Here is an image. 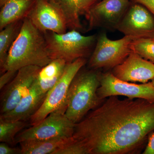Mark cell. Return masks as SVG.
I'll list each match as a JSON object with an SVG mask.
<instances>
[{
	"mask_svg": "<svg viewBox=\"0 0 154 154\" xmlns=\"http://www.w3.org/2000/svg\"><path fill=\"white\" fill-rule=\"evenodd\" d=\"M97 94L104 99L112 96H124L129 99H144L154 103V86L151 82L135 84L119 79L112 72L99 76Z\"/></svg>",
	"mask_w": 154,
	"mask_h": 154,
	"instance_id": "obj_8",
	"label": "cell"
},
{
	"mask_svg": "<svg viewBox=\"0 0 154 154\" xmlns=\"http://www.w3.org/2000/svg\"><path fill=\"white\" fill-rule=\"evenodd\" d=\"M130 48L132 52L154 63V37L134 39Z\"/></svg>",
	"mask_w": 154,
	"mask_h": 154,
	"instance_id": "obj_21",
	"label": "cell"
},
{
	"mask_svg": "<svg viewBox=\"0 0 154 154\" xmlns=\"http://www.w3.org/2000/svg\"><path fill=\"white\" fill-rule=\"evenodd\" d=\"M80 70L72 81L66 102V115L75 124L104 100L97 94L100 75L94 70Z\"/></svg>",
	"mask_w": 154,
	"mask_h": 154,
	"instance_id": "obj_3",
	"label": "cell"
},
{
	"mask_svg": "<svg viewBox=\"0 0 154 154\" xmlns=\"http://www.w3.org/2000/svg\"><path fill=\"white\" fill-rule=\"evenodd\" d=\"M51 60L44 33L37 29L27 17L23 19L20 33L9 50L1 72L3 73L8 70L18 71L29 66L42 68Z\"/></svg>",
	"mask_w": 154,
	"mask_h": 154,
	"instance_id": "obj_2",
	"label": "cell"
},
{
	"mask_svg": "<svg viewBox=\"0 0 154 154\" xmlns=\"http://www.w3.org/2000/svg\"><path fill=\"white\" fill-rule=\"evenodd\" d=\"M26 125L25 121H8L0 119V141L14 143L15 138Z\"/></svg>",
	"mask_w": 154,
	"mask_h": 154,
	"instance_id": "obj_20",
	"label": "cell"
},
{
	"mask_svg": "<svg viewBox=\"0 0 154 154\" xmlns=\"http://www.w3.org/2000/svg\"><path fill=\"white\" fill-rule=\"evenodd\" d=\"M129 6V0H100L85 16L88 29H116Z\"/></svg>",
	"mask_w": 154,
	"mask_h": 154,
	"instance_id": "obj_9",
	"label": "cell"
},
{
	"mask_svg": "<svg viewBox=\"0 0 154 154\" xmlns=\"http://www.w3.org/2000/svg\"><path fill=\"white\" fill-rule=\"evenodd\" d=\"M46 96L40 91L34 81L16 107L8 113L1 114L0 119L8 121H25L30 119L42 104Z\"/></svg>",
	"mask_w": 154,
	"mask_h": 154,
	"instance_id": "obj_14",
	"label": "cell"
},
{
	"mask_svg": "<svg viewBox=\"0 0 154 154\" xmlns=\"http://www.w3.org/2000/svg\"><path fill=\"white\" fill-rule=\"evenodd\" d=\"M151 83H152V84L154 86V77L153 78V79H152V80Z\"/></svg>",
	"mask_w": 154,
	"mask_h": 154,
	"instance_id": "obj_28",
	"label": "cell"
},
{
	"mask_svg": "<svg viewBox=\"0 0 154 154\" xmlns=\"http://www.w3.org/2000/svg\"><path fill=\"white\" fill-rule=\"evenodd\" d=\"M17 71L13 70H8L2 73L0 77V89L3 90L17 74Z\"/></svg>",
	"mask_w": 154,
	"mask_h": 154,
	"instance_id": "obj_23",
	"label": "cell"
},
{
	"mask_svg": "<svg viewBox=\"0 0 154 154\" xmlns=\"http://www.w3.org/2000/svg\"><path fill=\"white\" fill-rule=\"evenodd\" d=\"M134 38L124 36L120 39L111 40L106 33L97 37L94 51L89 61L93 69L113 68L122 63L131 52L130 45Z\"/></svg>",
	"mask_w": 154,
	"mask_h": 154,
	"instance_id": "obj_7",
	"label": "cell"
},
{
	"mask_svg": "<svg viewBox=\"0 0 154 154\" xmlns=\"http://www.w3.org/2000/svg\"><path fill=\"white\" fill-rule=\"evenodd\" d=\"M27 17L43 33H62L68 29L63 16L50 0H36Z\"/></svg>",
	"mask_w": 154,
	"mask_h": 154,
	"instance_id": "obj_12",
	"label": "cell"
},
{
	"mask_svg": "<svg viewBox=\"0 0 154 154\" xmlns=\"http://www.w3.org/2000/svg\"><path fill=\"white\" fill-rule=\"evenodd\" d=\"M36 0H8L1 8L0 30L28 17Z\"/></svg>",
	"mask_w": 154,
	"mask_h": 154,
	"instance_id": "obj_16",
	"label": "cell"
},
{
	"mask_svg": "<svg viewBox=\"0 0 154 154\" xmlns=\"http://www.w3.org/2000/svg\"><path fill=\"white\" fill-rule=\"evenodd\" d=\"M8 0H0V7L2 8L3 6L5 5V4L7 2Z\"/></svg>",
	"mask_w": 154,
	"mask_h": 154,
	"instance_id": "obj_27",
	"label": "cell"
},
{
	"mask_svg": "<svg viewBox=\"0 0 154 154\" xmlns=\"http://www.w3.org/2000/svg\"><path fill=\"white\" fill-rule=\"evenodd\" d=\"M41 68L29 66L17 71L13 79L3 89L1 94V114L8 113L18 105L33 85Z\"/></svg>",
	"mask_w": 154,
	"mask_h": 154,
	"instance_id": "obj_10",
	"label": "cell"
},
{
	"mask_svg": "<svg viewBox=\"0 0 154 154\" xmlns=\"http://www.w3.org/2000/svg\"><path fill=\"white\" fill-rule=\"evenodd\" d=\"M60 12L68 28L81 30L80 17L86 16L92 7L100 0H50Z\"/></svg>",
	"mask_w": 154,
	"mask_h": 154,
	"instance_id": "obj_15",
	"label": "cell"
},
{
	"mask_svg": "<svg viewBox=\"0 0 154 154\" xmlns=\"http://www.w3.org/2000/svg\"><path fill=\"white\" fill-rule=\"evenodd\" d=\"M154 15L140 4L129 6L116 30L135 39L154 37Z\"/></svg>",
	"mask_w": 154,
	"mask_h": 154,
	"instance_id": "obj_11",
	"label": "cell"
},
{
	"mask_svg": "<svg viewBox=\"0 0 154 154\" xmlns=\"http://www.w3.org/2000/svg\"><path fill=\"white\" fill-rule=\"evenodd\" d=\"M54 154H87V153L82 146L73 138L71 141L58 149Z\"/></svg>",
	"mask_w": 154,
	"mask_h": 154,
	"instance_id": "obj_22",
	"label": "cell"
},
{
	"mask_svg": "<svg viewBox=\"0 0 154 154\" xmlns=\"http://www.w3.org/2000/svg\"><path fill=\"white\" fill-rule=\"evenodd\" d=\"M67 63L63 60L54 59L41 68L35 82L42 94L46 95L60 79Z\"/></svg>",
	"mask_w": 154,
	"mask_h": 154,
	"instance_id": "obj_17",
	"label": "cell"
},
{
	"mask_svg": "<svg viewBox=\"0 0 154 154\" xmlns=\"http://www.w3.org/2000/svg\"><path fill=\"white\" fill-rule=\"evenodd\" d=\"M146 8L154 16V0H132Z\"/></svg>",
	"mask_w": 154,
	"mask_h": 154,
	"instance_id": "obj_25",
	"label": "cell"
},
{
	"mask_svg": "<svg viewBox=\"0 0 154 154\" xmlns=\"http://www.w3.org/2000/svg\"><path fill=\"white\" fill-rule=\"evenodd\" d=\"M143 154H154V133L149 138L148 142Z\"/></svg>",
	"mask_w": 154,
	"mask_h": 154,
	"instance_id": "obj_26",
	"label": "cell"
},
{
	"mask_svg": "<svg viewBox=\"0 0 154 154\" xmlns=\"http://www.w3.org/2000/svg\"><path fill=\"white\" fill-rule=\"evenodd\" d=\"M86 62L85 58H81L67 63L60 79L48 92L43 103L30 118L31 125H35L40 122L54 111L61 109L66 110V102L70 86Z\"/></svg>",
	"mask_w": 154,
	"mask_h": 154,
	"instance_id": "obj_5",
	"label": "cell"
},
{
	"mask_svg": "<svg viewBox=\"0 0 154 154\" xmlns=\"http://www.w3.org/2000/svg\"><path fill=\"white\" fill-rule=\"evenodd\" d=\"M44 34L51 60L62 59L67 63L86 57L97 40L96 35L84 36L76 30L62 33L48 31Z\"/></svg>",
	"mask_w": 154,
	"mask_h": 154,
	"instance_id": "obj_4",
	"label": "cell"
},
{
	"mask_svg": "<svg viewBox=\"0 0 154 154\" xmlns=\"http://www.w3.org/2000/svg\"><path fill=\"white\" fill-rule=\"evenodd\" d=\"M61 109L51 113L40 122L18 134L14 143L27 141L51 139L60 137H71L74 132L75 124Z\"/></svg>",
	"mask_w": 154,
	"mask_h": 154,
	"instance_id": "obj_6",
	"label": "cell"
},
{
	"mask_svg": "<svg viewBox=\"0 0 154 154\" xmlns=\"http://www.w3.org/2000/svg\"><path fill=\"white\" fill-rule=\"evenodd\" d=\"M71 137H60L43 140L27 141L20 143L22 154H54L56 151L73 140Z\"/></svg>",
	"mask_w": 154,
	"mask_h": 154,
	"instance_id": "obj_18",
	"label": "cell"
},
{
	"mask_svg": "<svg viewBox=\"0 0 154 154\" xmlns=\"http://www.w3.org/2000/svg\"><path fill=\"white\" fill-rule=\"evenodd\" d=\"M23 20L16 21L6 26L0 32V67L5 63L10 48L20 33Z\"/></svg>",
	"mask_w": 154,
	"mask_h": 154,
	"instance_id": "obj_19",
	"label": "cell"
},
{
	"mask_svg": "<svg viewBox=\"0 0 154 154\" xmlns=\"http://www.w3.org/2000/svg\"><path fill=\"white\" fill-rule=\"evenodd\" d=\"M112 73L125 82L147 83L154 77V63L131 51L122 63L113 68Z\"/></svg>",
	"mask_w": 154,
	"mask_h": 154,
	"instance_id": "obj_13",
	"label": "cell"
},
{
	"mask_svg": "<svg viewBox=\"0 0 154 154\" xmlns=\"http://www.w3.org/2000/svg\"><path fill=\"white\" fill-rule=\"evenodd\" d=\"M154 130V103L112 96L75 124L73 137L87 154H125Z\"/></svg>",
	"mask_w": 154,
	"mask_h": 154,
	"instance_id": "obj_1",
	"label": "cell"
},
{
	"mask_svg": "<svg viewBox=\"0 0 154 154\" xmlns=\"http://www.w3.org/2000/svg\"><path fill=\"white\" fill-rule=\"evenodd\" d=\"M0 154H21V149L11 147L5 143H2L0 144Z\"/></svg>",
	"mask_w": 154,
	"mask_h": 154,
	"instance_id": "obj_24",
	"label": "cell"
}]
</instances>
